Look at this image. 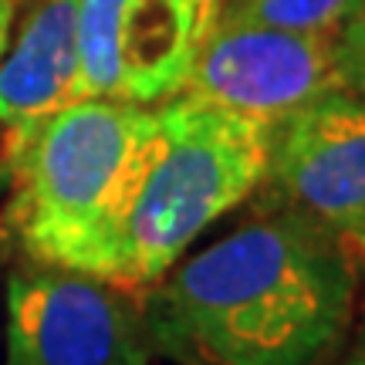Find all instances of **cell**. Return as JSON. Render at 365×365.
Returning a JSON list of instances; mask_svg holds the SVG:
<instances>
[{
    "label": "cell",
    "instance_id": "6da1fadb",
    "mask_svg": "<svg viewBox=\"0 0 365 365\" xmlns=\"http://www.w3.org/2000/svg\"><path fill=\"white\" fill-rule=\"evenodd\" d=\"M339 240L291 210L254 217L139 291L153 352L182 365H318L355 312Z\"/></svg>",
    "mask_w": 365,
    "mask_h": 365
},
{
    "label": "cell",
    "instance_id": "7a4b0ae2",
    "mask_svg": "<svg viewBox=\"0 0 365 365\" xmlns=\"http://www.w3.org/2000/svg\"><path fill=\"white\" fill-rule=\"evenodd\" d=\"M159 139V105L81 98L0 139V230L27 261L108 277Z\"/></svg>",
    "mask_w": 365,
    "mask_h": 365
},
{
    "label": "cell",
    "instance_id": "3957f363",
    "mask_svg": "<svg viewBox=\"0 0 365 365\" xmlns=\"http://www.w3.org/2000/svg\"><path fill=\"white\" fill-rule=\"evenodd\" d=\"M274 129L190 98L159 105V139L122 220L108 284L145 291L264 186Z\"/></svg>",
    "mask_w": 365,
    "mask_h": 365
},
{
    "label": "cell",
    "instance_id": "277c9868",
    "mask_svg": "<svg viewBox=\"0 0 365 365\" xmlns=\"http://www.w3.org/2000/svg\"><path fill=\"white\" fill-rule=\"evenodd\" d=\"M143 298L68 267L24 261L7 281V365H149Z\"/></svg>",
    "mask_w": 365,
    "mask_h": 365
},
{
    "label": "cell",
    "instance_id": "5b68a950",
    "mask_svg": "<svg viewBox=\"0 0 365 365\" xmlns=\"http://www.w3.org/2000/svg\"><path fill=\"white\" fill-rule=\"evenodd\" d=\"M227 0H78V102L176 98Z\"/></svg>",
    "mask_w": 365,
    "mask_h": 365
},
{
    "label": "cell",
    "instance_id": "8992f818",
    "mask_svg": "<svg viewBox=\"0 0 365 365\" xmlns=\"http://www.w3.org/2000/svg\"><path fill=\"white\" fill-rule=\"evenodd\" d=\"M335 88V38L220 17L180 95L277 129Z\"/></svg>",
    "mask_w": 365,
    "mask_h": 365
},
{
    "label": "cell",
    "instance_id": "52a82bcc",
    "mask_svg": "<svg viewBox=\"0 0 365 365\" xmlns=\"http://www.w3.org/2000/svg\"><path fill=\"white\" fill-rule=\"evenodd\" d=\"M264 182L284 210L365 261V105L355 95L335 88L284 118Z\"/></svg>",
    "mask_w": 365,
    "mask_h": 365
},
{
    "label": "cell",
    "instance_id": "ba28073f",
    "mask_svg": "<svg viewBox=\"0 0 365 365\" xmlns=\"http://www.w3.org/2000/svg\"><path fill=\"white\" fill-rule=\"evenodd\" d=\"M78 102V0H34L0 58V139Z\"/></svg>",
    "mask_w": 365,
    "mask_h": 365
},
{
    "label": "cell",
    "instance_id": "9c48e42d",
    "mask_svg": "<svg viewBox=\"0 0 365 365\" xmlns=\"http://www.w3.org/2000/svg\"><path fill=\"white\" fill-rule=\"evenodd\" d=\"M359 7L362 0H227L220 17L335 38Z\"/></svg>",
    "mask_w": 365,
    "mask_h": 365
},
{
    "label": "cell",
    "instance_id": "30bf717a",
    "mask_svg": "<svg viewBox=\"0 0 365 365\" xmlns=\"http://www.w3.org/2000/svg\"><path fill=\"white\" fill-rule=\"evenodd\" d=\"M335 68L341 91L355 95L365 105V0L335 34Z\"/></svg>",
    "mask_w": 365,
    "mask_h": 365
},
{
    "label": "cell",
    "instance_id": "8fae6325",
    "mask_svg": "<svg viewBox=\"0 0 365 365\" xmlns=\"http://www.w3.org/2000/svg\"><path fill=\"white\" fill-rule=\"evenodd\" d=\"M14 14H17V0H0V58H4L7 44H11Z\"/></svg>",
    "mask_w": 365,
    "mask_h": 365
},
{
    "label": "cell",
    "instance_id": "7c38bea8",
    "mask_svg": "<svg viewBox=\"0 0 365 365\" xmlns=\"http://www.w3.org/2000/svg\"><path fill=\"white\" fill-rule=\"evenodd\" d=\"M345 365H365V325H362V335H359V345H355L352 359H349Z\"/></svg>",
    "mask_w": 365,
    "mask_h": 365
},
{
    "label": "cell",
    "instance_id": "4fadbf2b",
    "mask_svg": "<svg viewBox=\"0 0 365 365\" xmlns=\"http://www.w3.org/2000/svg\"><path fill=\"white\" fill-rule=\"evenodd\" d=\"M0 237H4V230H0Z\"/></svg>",
    "mask_w": 365,
    "mask_h": 365
}]
</instances>
